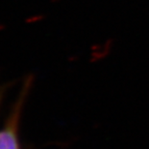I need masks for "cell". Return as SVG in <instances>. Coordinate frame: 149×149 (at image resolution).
<instances>
[{
    "mask_svg": "<svg viewBox=\"0 0 149 149\" xmlns=\"http://www.w3.org/2000/svg\"><path fill=\"white\" fill-rule=\"evenodd\" d=\"M29 86L30 83L25 85L4 123L0 125V149H21L19 123L25 97L27 96V89Z\"/></svg>",
    "mask_w": 149,
    "mask_h": 149,
    "instance_id": "1",
    "label": "cell"
},
{
    "mask_svg": "<svg viewBox=\"0 0 149 149\" xmlns=\"http://www.w3.org/2000/svg\"><path fill=\"white\" fill-rule=\"evenodd\" d=\"M107 45H108V43L104 44L103 46H98L97 47H94L93 49V53H91L93 60L94 59L99 60L101 58L105 57V56L108 54V52H109V50H110V47H108Z\"/></svg>",
    "mask_w": 149,
    "mask_h": 149,
    "instance_id": "2",
    "label": "cell"
}]
</instances>
